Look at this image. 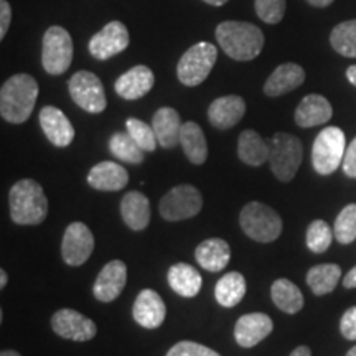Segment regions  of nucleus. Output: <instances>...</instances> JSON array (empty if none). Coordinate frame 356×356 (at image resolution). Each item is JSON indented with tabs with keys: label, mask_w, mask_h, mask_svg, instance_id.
<instances>
[{
	"label": "nucleus",
	"mask_w": 356,
	"mask_h": 356,
	"mask_svg": "<svg viewBox=\"0 0 356 356\" xmlns=\"http://www.w3.org/2000/svg\"><path fill=\"white\" fill-rule=\"evenodd\" d=\"M270 147L256 131H243L238 140V157L249 167H261L269 162Z\"/></svg>",
	"instance_id": "nucleus-27"
},
{
	"label": "nucleus",
	"mask_w": 356,
	"mask_h": 356,
	"mask_svg": "<svg viewBox=\"0 0 356 356\" xmlns=\"http://www.w3.org/2000/svg\"><path fill=\"white\" fill-rule=\"evenodd\" d=\"M10 218L15 225L35 226L48 215V200L42 185L32 178H24L13 184L8 193Z\"/></svg>",
	"instance_id": "nucleus-3"
},
{
	"label": "nucleus",
	"mask_w": 356,
	"mask_h": 356,
	"mask_svg": "<svg viewBox=\"0 0 356 356\" xmlns=\"http://www.w3.org/2000/svg\"><path fill=\"white\" fill-rule=\"evenodd\" d=\"M270 297L277 309L286 314H297L304 309V296L300 289L289 279H277L270 287Z\"/></svg>",
	"instance_id": "nucleus-30"
},
{
	"label": "nucleus",
	"mask_w": 356,
	"mask_h": 356,
	"mask_svg": "<svg viewBox=\"0 0 356 356\" xmlns=\"http://www.w3.org/2000/svg\"><path fill=\"white\" fill-rule=\"evenodd\" d=\"M155 76L145 65H137L118 78L114 84L115 92L126 101H137L152 91Z\"/></svg>",
	"instance_id": "nucleus-18"
},
{
	"label": "nucleus",
	"mask_w": 356,
	"mask_h": 356,
	"mask_svg": "<svg viewBox=\"0 0 356 356\" xmlns=\"http://www.w3.org/2000/svg\"><path fill=\"white\" fill-rule=\"evenodd\" d=\"M307 2H309L310 6H314V7H320V8H323V7H328V6H330V3L333 2V0H307Z\"/></svg>",
	"instance_id": "nucleus-45"
},
{
	"label": "nucleus",
	"mask_w": 356,
	"mask_h": 356,
	"mask_svg": "<svg viewBox=\"0 0 356 356\" xmlns=\"http://www.w3.org/2000/svg\"><path fill=\"white\" fill-rule=\"evenodd\" d=\"M305 81V71L296 63H284L274 70L264 84V95L277 97L293 91Z\"/></svg>",
	"instance_id": "nucleus-21"
},
{
	"label": "nucleus",
	"mask_w": 356,
	"mask_h": 356,
	"mask_svg": "<svg viewBox=\"0 0 356 356\" xmlns=\"http://www.w3.org/2000/svg\"><path fill=\"white\" fill-rule=\"evenodd\" d=\"M109 150L115 159L122 162L134 165L144 162V150L129 136V132H115L109 139Z\"/></svg>",
	"instance_id": "nucleus-32"
},
{
	"label": "nucleus",
	"mask_w": 356,
	"mask_h": 356,
	"mask_svg": "<svg viewBox=\"0 0 356 356\" xmlns=\"http://www.w3.org/2000/svg\"><path fill=\"white\" fill-rule=\"evenodd\" d=\"M71 99L89 114H101L108 106L104 86L91 71H78L68 83Z\"/></svg>",
	"instance_id": "nucleus-10"
},
{
	"label": "nucleus",
	"mask_w": 356,
	"mask_h": 356,
	"mask_svg": "<svg viewBox=\"0 0 356 356\" xmlns=\"http://www.w3.org/2000/svg\"><path fill=\"white\" fill-rule=\"evenodd\" d=\"M204 2H207V3H210V6L221 7V6H225V3L228 2V0H204Z\"/></svg>",
	"instance_id": "nucleus-47"
},
{
	"label": "nucleus",
	"mask_w": 356,
	"mask_h": 356,
	"mask_svg": "<svg viewBox=\"0 0 356 356\" xmlns=\"http://www.w3.org/2000/svg\"><path fill=\"white\" fill-rule=\"evenodd\" d=\"M340 332L346 340H356V307H350L340 320Z\"/></svg>",
	"instance_id": "nucleus-39"
},
{
	"label": "nucleus",
	"mask_w": 356,
	"mask_h": 356,
	"mask_svg": "<svg viewBox=\"0 0 356 356\" xmlns=\"http://www.w3.org/2000/svg\"><path fill=\"white\" fill-rule=\"evenodd\" d=\"M40 126L47 139L55 147H68L74 140V127L66 114L55 106H44L38 115Z\"/></svg>",
	"instance_id": "nucleus-17"
},
{
	"label": "nucleus",
	"mask_w": 356,
	"mask_h": 356,
	"mask_svg": "<svg viewBox=\"0 0 356 356\" xmlns=\"http://www.w3.org/2000/svg\"><path fill=\"white\" fill-rule=\"evenodd\" d=\"M0 356H22V355L17 353V351H13V350H3L2 353H0Z\"/></svg>",
	"instance_id": "nucleus-48"
},
{
	"label": "nucleus",
	"mask_w": 356,
	"mask_h": 356,
	"mask_svg": "<svg viewBox=\"0 0 356 356\" xmlns=\"http://www.w3.org/2000/svg\"><path fill=\"white\" fill-rule=\"evenodd\" d=\"M203 208V197L193 185H178L163 195L159 203L160 216L167 221H184L197 216Z\"/></svg>",
	"instance_id": "nucleus-9"
},
{
	"label": "nucleus",
	"mask_w": 356,
	"mask_h": 356,
	"mask_svg": "<svg viewBox=\"0 0 356 356\" xmlns=\"http://www.w3.org/2000/svg\"><path fill=\"white\" fill-rule=\"evenodd\" d=\"M333 238H335V233L328 226V222L323 220L312 221L309 228H307V248L315 254H322V252L327 251L330 248Z\"/></svg>",
	"instance_id": "nucleus-34"
},
{
	"label": "nucleus",
	"mask_w": 356,
	"mask_h": 356,
	"mask_svg": "<svg viewBox=\"0 0 356 356\" xmlns=\"http://www.w3.org/2000/svg\"><path fill=\"white\" fill-rule=\"evenodd\" d=\"M132 315L140 327L147 328V330H154V328H159L167 317L165 302L162 300L160 293L152 291V289H144L136 297Z\"/></svg>",
	"instance_id": "nucleus-16"
},
{
	"label": "nucleus",
	"mask_w": 356,
	"mask_h": 356,
	"mask_svg": "<svg viewBox=\"0 0 356 356\" xmlns=\"http://www.w3.org/2000/svg\"><path fill=\"white\" fill-rule=\"evenodd\" d=\"M88 184L91 188L99 191H119L126 188L129 184V172L118 162H104L96 163L88 173Z\"/></svg>",
	"instance_id": "nucleus-20"
},
{
	"label": "nucleus",
	"mask_w": 356,
	"mask_h": 356,
	"mask_svg": "<svg viewBox=\"0 0 356 356\" xmlns=\"http://www.w3.org/2000/svg\"><path fill=\"white\" fill-rule=\"evenodd\" d=\"M289 356H312V351H310L309 346L300 345V346H297V348L293 350Z\"/></svg>",
	"instance_id": "nucleus-43"
},
{
	"label": "nucleus",
	"mask_w": 356,
	"mask_h": 356,
	"mask_svg": "<svg viewBox=\"0 0 356 356\" xmlns=\"http://www.w3.org/2000/svg\"><path fill=\"white\" fill-rule=\"evenodd\" d=\"M181 122L180 114L173 108H160L152 118V127L157 136L159 145L163 149H173L180 142Z\"/></svg>",
	"instance_id": "nucleus-26"
},
{
	"label": "nucleus",
	"mask_w": 356,
	"mask_h": 356,
	"mask_svg": "<svg viewBox=\"0 0 356 356\" xmlns=\"http://www.w3.org/2000/svg\"><path fill=\"white\" fill-rule=\"evenodd\" d=\"M195 259L204 270L210 273H220L229 264L231 248L229 244L221 238L204 239L195 249Z\"/></svg>",
	"instance_id": "nucleus-23"
},
{
	"label": "nucleus",
	"mask_w": 356,
	"mask_h": 356,
	"mask_svg": "<svg viewBox=\"0 0 356 356\" xmlns=\"http://www.w3.org/2000/svg\"><path fill=\"white\" fill-rule=\"evenodd\" d=\"M244 114H246V102L241 96L236 95L218 97L208 108V119L211 126L220 131L234 127L244 118Z\"/></svg>",
	"instance_id": "nucleus-19"
},
{
	"label": "nucleus",
	"mask_w": 356,
	"mask_h": 356,
	"mask_svg": "<svg viewBox=\"0 0 356 356\" xmlns=\"http://www.w3.org/2000/svg\"><path fill=\"white\" fill-rule=\"evenodd\" d=\"M12 22V8L7 0H0V38H6Z\"/></svg>",
	"instance_id": "nucleus-41"
},
{
	"label": "nucleus",
	"mask_w": 356,
	"mask_h": 356,
	"mask_svg": "<svg viewBox=\"0 0 356 356\" xmlns=\"http://www.w3.org/2000/svg\"><path fill=\"white\" fill-rule=\"evenodd\" d=\"M73 61V40L63 26H50L43 35L42 65L53 76H60Z\"/></svg>",
	"instance_id": "nucleus-8"
},
{
	"label": "nucleus",
	"mask_w": 356,
	"mask_h": 356,
	"mask_svg": "<svg viewBox=\"0 0 356 356\" xmlns=\"http://www.w3.org/2000/svg\"><path fill=\"white\" fill-rule=\"evenodd\" d=\"M332 115L333 109L327 97L320 95H309L297 106L296 124L304 129L322 126V124L330 121Z\"/></svg>",
	"instance_id": "nucleus-22"
},
{
	"label": "nucleus",
	"mask_w": 356,
	"mask_h": 356,
	"mask_svg": "<svg viewBox=\"0 0 356 356\" xmlns=\"http://www.w3.org/2000/svg\"><path fill=\"white\" fill-rule=\"evenodd\" d=\"M341 167H343L346 177L356 178V137L351 140L350 145H346V152Z\"/></svg>",
	"instance_id": "nucleus-40"
},
{
	"label": "nucleus",
	"mask_w": 356,
	"mask_h": 356,
	"mask_svg": "<svg viewBox=\"0 0 356 356\" xmlns=\"http://www.w3.org/2000/svg\"><path fill=\"white\" fill-rule=\"evenodd\" d=\"M121 216L132 231H144L150 222L149 198L140 191H129L121 202Z\"/></svg>",
	"instance_id": "nucleus-25"
},
{
	"label": "nucleus",
	"mask_w": 356,
	"mask_h": 356,
	"mask_svg": "<svg viewBox=\"0 0 356 356\" xmlns=\"http://www.w3.org/2000/svg\"><path fill=\"white\" fill-rule=\"evenodd\" d=\"M38 97V83L30 74H13L0 89V114L3 121L24 124L32 115Z\"/></svg>",
	"instance_id": "nucleus-1"
},
{
	"label": "nucleus",
	"mask_w": 356,
	"mask_h": 356,
	"mask_svg": "<svg viewBox=\"0 0 356 356\" xmlns=\"http://www.w3.org/2000/svg\"><path fill=\"white\" fill-rule=\"evenodd\" d=\"M7 282H8V275H7V273L6 270H0V287H6L7 286Z\"/></svg>",
	"instance_id": "nucleus-46"
},
{
	"label": "nucleus",
	"mask_w": 356,
	"mask_h": 356,
	"mask_svg": "<svg viewBox=\"0 0 356 356\" xmlns=\"http://www.w3.org/2000/svg\"><path fill=\"white\" fill-rule=\"evenodd\" d=\"M165 356H221L218 351L200 345L197 341H178L173 345Z\"/></svg>",
	"instance_id": "nucleus-38"
},
{
	"label": "nucleus",
	"mask_w": 356,
	"mask_h": 356,
	"mask_svg": "<svg viewBox=\"0 0 356 356\" xmlns=\"http://www.w3.org/2000/svg\"><path fill=\"white\" fill-rule=\"evenodd\" d=\"M126 129L129 136H131L132 139L140 145V149L144 150V152H154V150L157 149L159 140L152 126H149L147 122L140 121V119L129 118L126 121Z\"/></svg>",
	"instance_id": "nucleus-36"
},
{
	"label": "nucleus",
	"mask_w": 356,
	"mask_h": 356,
	"mask_svg": "<svg viewBox=\"0 0 356 356\" xmlns=\"http://www.w3.org/2000/svg\"><path fill=\"white\" fill-rule=\"evenodd\" d=\"M180 145L184 149L186 159L193 165H202L208 159V144L203 129L197 122H184L180 131Z\"/></svg>",
	"instance_id": "nucleus-28"
},
{
	"label": "nucleus",
	"mask_w": 356,
	"mask_h": 356,
	"mask_svg": "<svg viewBox=\"0 0 356 356\" xmlns=\"http://www.w3.org/2000/svg\"><path fill=\"white\" fill-rule=\"evenodd\" d=\"M218 50L213 43L200 42L188 48L177 66V76L185 86H198L210 76L216 63Z\"/></svg>",
	"instance_id": "nucleus-7"
},
{
	"label": "nucleus",
	"mask_w": 356,
	"mask_h": 356,
	"mask_svg": "<svg viewBox=\"0 0 356 356\" xmlns=\"http://www.w3.org/2000/svg\"><path fill=\"white\" fill-rule=\"evenodd\" d=\"M274 330V323L269 315L262 312H252L239 317L234 325V340L243 348H252L266 340Z\"/></svg>",
	"instance_id": "nucleus-14"
},
{
	"label": "nucleus",
	"mask_w": 356,
	"mask_h": 356,
	"mask_svg": "<svg viewBox=\"0 0 356 356\" xmlns=\"http://www.w3.org/2000/svg\"><path fill=\"white\" fill-rule=\"evenodd\" d=\"M341 280V269L338 264H318L307 273V284L315 296H325L335 291Z\"/></svg>",
	"instance_id": "nucleus-31"
},
{
	"label": "nucleus",
	"mask_w": 356,
	"mask_h": 356,
	"mask_svg": "<svg viewBox=\"0 0 356 356\" xmlns=\"http://www.w3.org/2000/svg\"><path fill=\"white\" fill-rule=\"evenodd\" d=\"M341 282H343V286H345L346 289H356V266L353 267V269L350 270L348 274L345 275Z\"/></svg>",
	"instance_id": "nucleus-42"
},
{
	"label": "nucleus",
	"mask_w": 356,
	"mask_h": 356,
	"mask_svg": "<svg viewBox=\"0 0 356 356\" xmlns=\"http://www.w3.org/2000/svg\"><path fill=\"white\" fill-rule=\"evenodd\" d=\"M330 43L341 56L356 58V20H348L332 30Z\"/></svg>",
	"instance_id": "nucleus-33"
},
{
	"label": "nucleus",
	"mask_w": 356,
	"mask_h": 356,
	"mask_svg": "<svg viewBox=\"0 0 356 356\" xmlns=\"http://www.w3.org/2000/svg\"><path fill=\"white\" fill-rule=\"evenodd\" d=\"M346 78H348V81L356 86V65L350 66L348 70H346Z\"/></svg>",
	"instance_id": "nucleus-44"
},
{
	"label": "nucleus",
	"mask_w": 356,
	"mask_h": 356,
	"mask_svg": "<svg viewBox=\"0 0 356 356\" xmlns=\"http://www.w3.org/2000/svg\"><path fill=\"white\" fill-rule=\"evenodd\" d=\"M346 137L340 127H325L312 147V165L318 175H332L343 163Z\"/></svg>",
	"instance_id": "nucleus-6"
},
{
	"label": "nucleus",
	"mask_w": 356,
	"mask_h": 356,
	"mask_svg": "<svg viewBox=\"0 0 356 356\" xmlns=\"http://www.w3.org/2000/svg\"><path fill=\"white\" fill-rule=\"evenodd\" d=\"M269 147L270 170L279 181L289 184L297 175L302 159H304V145L299 137L289 132H277L274 134Z\"/></svg>",
	"instance_id": "nucleus-5"
},
{
	"label": "nucleus",
	"mask_w": 356,
	"mask_h": 356,
	"mask_svg": "<svg viewBox=\"0 0 356 356\" xmlns=\"http://www.w3.org/2000/svg\"><path fill=\"white\" fill-rule=\"evenodd\" d=\"M95 251V236L84 222H71L61 241V257L68 266H83Z\"/></svg>",
	"instance_id": "nucleus-11"
},
{
	"label": "nucleus",
	"mask_w": 356,
	"mask_h": 356,
	"mask_svg": "<svg viewBox=\"0 0 356 356\" xmlns=\"http://www.w3.org/2000/svg\"><path fill=\"white\" fill-rule=\"evenodd\" d=\"M333 233L338 243L350 244L356 239V203L345 207L337 216Z\"/></svg>",
	"instance_id": "nucleus-35"
},
{
	"label": "nucleus",
	"mask_w": 356,
	"mask_h": 356,
	"mask_svg": "<svg viewBox=\"0 0 356 356\" xmlns=\"http://www.w3.org/2000/svg\"><path fill=\"white\" fill-rule=\"evenodd\" d=\"M246 279L241 273H228L215 286V299L225 309L236 307L246 296Z\"/></svg>",
	"instance_id": "nucleus-29"
},
{
	"label": "nucleus",
	"mask_w": 356,
	"mask_h": 356,
	"mask_svg": "<svg viewBox=\"0 0 356 356\" xmlns=\"http://www.w3.org/2000/svg\"><path fill=\"white\" fill-rule=\"evenodd\" d=\"M167 282L178 296L191 299V297H197L202 291L203 279L193 266L186 264V262H178L168 269Z\"/></svg>",
	"instance_id": "nucleus-24"
},
{
	"label": "nucleus",
	"mask_w": 356,
	"mask_h": 356,
	"mask_svg": "<svg viewBox=\"0 0 356 356\" xmlns=\"http://www.w3.org/2000/svg\"><path fill=\"white\" fill-rule=\"evenodd\" d=\"M51 328L58 337L73 341H89L97 333L96 323L73 309L58 310L51 317Z\"/></svg>",
	"instance_id": "nucleus-12"
},
{
	"label": "nucleus",
	"mask_w": 356,
	"mask_h": 356,
	"mask_svg": "<svg viewBox=\"0 0 356 356\" xmlns=\"http://www.w3.org/2000/svg\"><path fill=\"white\" fill-rule=\"evenodd\" d=\"M346 356H356V346H353V348H351L348 353H346Z\"/></svg>",
	"instance_id": "nucleus-49"
},
{
	"label": "nucleus",
	"mask_w": 356,
	"mask_h": 356,
	"mask_svg": "<svg viewBox=\"0 0 356 356\" xmlns=\"http://www.w3.org/2000/svg\"><path fill=\"white\" fill-rule=\"evenodd\" d=\"M127 284V266L122 261L114 259L102 267L97 275L92 293L99 302H113L121 296Z\"/></svg>",
	"instance_id": "nucleus-15"
},
{
	"label": "nucleus",
	"mask_w": 356,
	"mask_h": 356,
	"mask_svg": "<svg viewBox=\"0 0 356 356\" xmlns=\"http://www.w3.org/2000/svg\"><path fill=\"white\" fill-rule=\"evenodd\" d=\"M129 47V32L126 25L121 22H109L101 32L92 35L89 40V53L96 60L106 61L119 53H122Z\"/></svg>",
	"instance_id": "nucleus-13"
},
{
	"label": "nucleus",
	"mask_w": 356,
	"mask_h": 356,
	"mask_svg": "<svg viewBox=\"0 0 356 356\" xmlns=\"http://www.w3.org/2000/svg\"><path fill=\"white\" fill-rule=\"evenodd\" d=\"M216 40L229 58L236 61H251L264 48L261 29L249 22H222L216 26Z\"/></svg>",
	"instance_id": "nucleus-2"
},
{
	"label": "nucleus",
	"mask_w": 356,
	"mask_h": 356,
	"mask_svg": "<svg viewBox=\"0 0 356 356\" xmlns=\"http://www.w3.org/2000/svg\"><path fill=\"white\" fill-rule=\"evenodd\" d=\"M257 17L266 24H279L286 13V0H254Z\"/></svg>",
	"instance_id": "nucleus-37"
},
{
	"label": "nucleus",
	"mask_w": 356,
	"mask_h": 356,
	"mask_svg": "<svg viewBox=\"0 0 356 356\" xmlns=\"http://www.w3.org/2000/svg\"><path fill=\"white\" fill-rule=\"evenodd\" d=\"M239 225L248 238L257 243H273L282 233V218L274 208L261 202H249L239 213Z\"/></svg>",
	"instance_id": "nucleus-4"
}]
</instances>
